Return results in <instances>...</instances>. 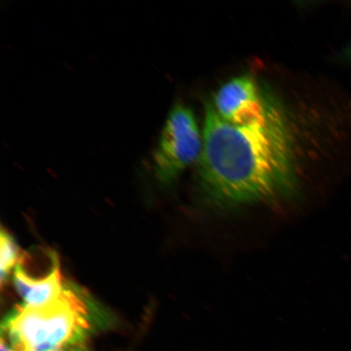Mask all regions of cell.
<instances>
[{
	"label": "cell",
	"instance_id": "obj_1",
	"mask_svg": "<svg viewBox=\"0 0 351 351\" xmlns=\"http://www.w3.org/2000/svg\"><path fill=\"white\" fill-rule=\"evenodd\" d=\"M199 178L204 195L219 208H234L295 194V144L280 111L265 126H239L206 105Z\"/></svg>",
	"mask_w": 351,
	"mask_h": 351
},
{
	"label": "cell",
	"instance_id": "obj_2",
	"mask_svg": "<svg viewBox=\"0 0 351 351\" xmlns=\"http://www.w3.org/2000/svg\"><path fill=\"white\" fill-rule=\"evenodd\" d=\"M112 320L84 289L66 282L60 295L46 304L16 306L3 320L1 340L16 351L82 348Z\"/></svg>",
	"mask_w": 351,
	"mask_h": 351
},
{
	"label": "cell",
	"instance_id": "obj_3",
	"mask_svg": "<svg viewBox=\"0 0 351 351\" xmlns=\"http://www.w3.org/2000/svg\"><path fill=\"white\" fill-rule=\"evenodd\" d=\"M204 135L192 110L177 104L171 109L153 154L156 175L169 185L189 167L199 162L203 153Z\"/></svg>",
	"mask_w": 351,
	"mask_h": 351
},
{
	"label": "cell",
	"instance_id": "obj_4",
	"mask_svg": "<svg viewBox=\"0 0 351 351\" xmlns=\"http://www.w3.org/2000/svg\"><path fill=\"white\" fill-rule=\"evenodd\" d=\"M210 104L223 121L239 126H265L280 111L249 75L227 82Z\"/></svg>",
	"mask_w": 351,
	"mask_h": 351
},
{
	"label": "cell",
	"instance_id": "obj_5",
	"mask_svg": "<svg viewBox=\"0 0 351 351\" xmlns=\"http://www.w3.org/2000/svg\"><path fill=\"white\" fill-rule=\"evenodd\" d=\"M13 280L23 304L27 306H41L55 300L67 282L60 273L58 256L45 249L22 254Z\"/></svg>",
	"mask_w": 351,
	"mask_h": 351
},
{
	"label": "cell",
	"instance_id": "obj_6",
	"mask_svg": "<svg viewBox=\"0 0 351 351\" xmlns=\"http://www.w3.org/2000/svg\"><path fill=\"white\" fill-rule=\"evenodd\" d=\"M19 245L8 232L2 229L0 234V274L1 284L10 278L13 269H16L21 260Z\"/></svg>",
	"mask_w": 351,
	"mask_h": 351
},
{
	"label": "cell",
	"instance_id": "obj_7",
	"mask_svg": "<svg viewBox=\"0 0 351 351\" xmlns=\"http://www.w3.org/2000/svg\"><path fill=\"white\" fill-rule=\"evenodd\" d=\"M1 348H0V351H16L14 349H12L10 345H8L5 341L1 340Z\"/></svg>",
	"mask_w": 351,
	"mask_h": 351
},
{
	"label": "cell",
	"instance_id": "obj_8",
	"mask_svg": "<svg viewBox=\"0 0 351 351\" xmlns=\"http://www.w3.org/2000/svg\"><path fill=\"white\" fill-rule=\"evenodd\" d=\"M346 56L348 57V59L351 61V43L350 44L349 47H348V49H346Z\"/></svg>",
	"mask_w": 351,
	"mask_h": 351
},
{
	"label": "cell",
	"instance_id": "obj_9",
	"mask_svg": "<svg viewBox=\"0 0 351 351\" xmlns=\"http://www.w3.org/2000/svg\"><path fill=\"white\" fill-rule=\"evenodd\" d=\"M62 351H88V350H86L85 349H82V348H76V349H71V350H62Z\"/></svg>",
	"mask_w": 351,
	"mask_h": 351
}]
</instances>
